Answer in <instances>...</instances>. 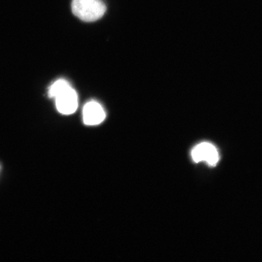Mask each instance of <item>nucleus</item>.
<instances>
[{
	"instance_id": "obj_1",
	"label": "nucleus",
	"mask_w": 262,
	"mask_h": 262,
	"mask_svg": "<svg viewBox=\"0 0 262 262\" xmlns=\"http://www.w3.org/2000/svg\"><path fill=\"white\" fill-rule=\"evenodd\" d=\"M72 11L82 21L93 22L105 14L106 6L102 0H73Z\"/></svg>"
},
{
	"instance_id": "obj_2",
	"label": "nucleus",
	"mask_w": 262,
	"mask_h": 262,
	"mask_svg": "<svg viewBox=\"0 0 262 262\" xmlns=\"http://www.w3.org/2000/svg\"><path fill=\"white\" fill-rule=\"evenodd\" d=\"M55 99L57 109L62 114L70 115L77 110L78 95L72 86L58 94Z\"/></svg>"
},
{
	"instance_id": "obj_3",
	"label": "nucleus",
	"mask_w": 262,
	"mask_h": 262,
	"mask_svg": "<svg viewBox=\"0 0 262 262\" xmlns=\"http://www.w3.org/2000/svg\"><path fill=\"white\" fill-rule=\"evenodd\" d=\"M191 155L193 160L196 163L205 161L211 166H215L219 159L217 149L208 142L201 143L194 147Z\"/></svg>"
},
{
	"instance_id": "obj_4",
	"label": "nucleus",
	"mask_w": 262,
	"mask_h": 262,
	"mask_svg": "<svg viewBox=\"0 0 262 262\" xmlns=\"http://www.w3.org/2000/svg\"><path fill=\"white\" fill-rule=\"evenodd\" d=\"M106 113L101 104L96 101H91L84 106L83 110V122L86 125H98L103 122Z\"/></svg>"
},
{
	"instance_id": "obj_5",
	"label": "nucleus",
	"mask_w": 262,
	"mask_h": 262,
	"mask_svg": "<svg viewBox=\"0 0 262 262\" xmlns=\"http://www.w3.org/2000/svg\"><path fill=\"white\" fill-rule=\"evenodd\" d=\"M71 87V85L67 80L64 79H59L55 81L49 88L48 94L51 98H55L62 92Z\"/></svg>"
},
{
	"instance_id": "obj_6",
	"label": "nucleus",
	"mask_w": 262,
	"mask_h": 262,
	"mask_svg": "<svg viewBox=\"0 0 262 262\" xmlns=\"http://www.w3.org/2000/svg\"><path fill=\"white\" fill-rule=\"evenodd\" d=\"M1 166H0V171H1Z\"/></svg>"
}]
</instances>
